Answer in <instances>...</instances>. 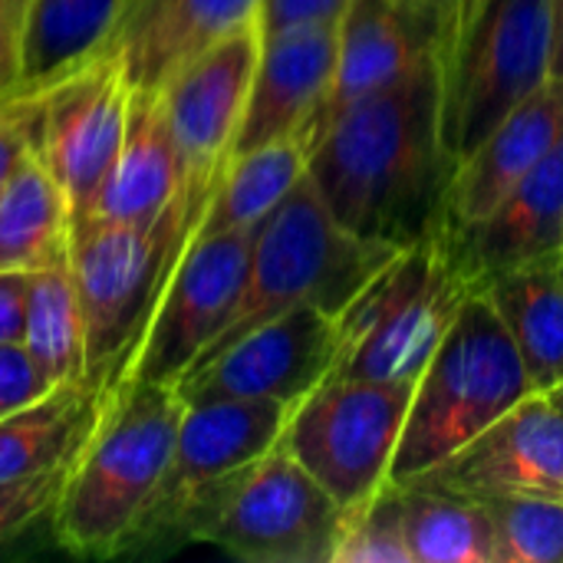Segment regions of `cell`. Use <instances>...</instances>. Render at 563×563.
Wrapping results in <instances>:
<instances>
[{"label": "cell", "mask_w": 563, "mask_h": 563, "mask_svg": "<svg viewBox=\"0 0 563 563\" xmlns=\"http://www.w3.org/2000/svg\"><path fill=\"white\" fill-rule=\"evenodd\" d=\"M96 406L99 393L73 383L0 419V482H16L73 459Z\"/></svg>", "instance_id": "484cf974"}, {"label": "cell", "mask_w": 563, "mask_h": 563, "mask_svg": "<svg viewBox=\"0 0 563 563\" xmlns=\"http://www.w3.org/2000/svg\"><path fill=\"white\" fill-rule=\"evenodd\" d=\"M472 290L442 234L399 247L336 317L340 356L330 376L416 386Z\"/></svg>", "instance_id": "52a82bcc"}, {"label": "cell", "mask_w": 563, "mask_h": 563, "mask_svg": "<svg viewBox=\"0 0 563 563\" xmlns=\"http://www.w3.org/2000/svg\"><path fill=\"white\" fill-rule=\"evenodd\" d=\"M181 399L175 386L112 383L73 455L53 508L59 544L73 554H119L145 521L168 468Z\"/></svg>", "instance_id": "7a4b0ae2"}, {"label": "cell", "mask_w": 563, "mask_h": 563, "mask_svg": "<svg viewBox=\"0 0 563 563\" xmlns=\"http://www.w3.org/2000/svg\"><path fill=\"white\" fill-rule=\"evenodd\" d=\"M73 459L43 468L36 475L16 478V482H0V544L16 538L23 528L36 525L40 518L53 515L59 492L66 485Z\"/></svg>", "instance_id": "4dcf8cb0"}, {"label": "cell", "mask_w": 563, "mask_h": 563, "mask_svg": "<svg viewBox=\"0 0 563 563\" xmlns=\"http://www.w3.org/2000/svg\"><path fill=\"white\" fill-rule=\"evenodd\" d=\"M551 79L563 82V0H551Z\"/></svg>", "instance_id": "8d00e7d4"}, {"label": "cell", "mask_w": 563, "mask_h": 563, "mask_svg": "<svg viewBox=\"0 0 563 563\" xmlns=\"http://www.w3.org/2000/svg\"><path fill=\"white\" fill-rule=\"evenodd\" d=\"M23 13H26V0H0V33L16 40Z\"/></svg>", "instance_id": "f35d334b"}, {"label": "cell", "mask_w": 563, "mask_h": 563, "mask_svg": "<svg viewBox=\"0 0 563 563\" xmlns=\"http://www.w3.org/2000/svg\"><path fill=\"white\" fill-rule=\"evenodd\" d=\"M69 205L46 165L30 155L0 188V271H33L66 251Z\"/></svg>", "instance_id": "4316f807"}, {"label": "cell", "mask_w": 563, "mask_h": 563, "mask_svg": "<svg viewBox=\"0 0 563 563\" xmlns=\"http://www.w3.org/2000/svg\"><path fill=\"white\" fill-rule=\"evenodd\" d=\"M495 563H563V498L544 495H482Z\"/></svg>", "instance_id": "f1b7e54d"}, {"label": "cell", "mask_w": 563, "mask_h": 563, "mask_svg": "<svg viewBox=\"0 0 563 563\" xmlns=\"http://www.w3.org/2000/svg\"><path fill=\"white\" fill-rule=\"evenodd\" d=\"M393 3L402 7L406 13L419 16V20H429V23L442 26V33L449 30L452 13H455V7H459V0H393ZM442 40H445V36H442Z\"/></svg>", "instance_id": "d590c367"}, {"label": "cell", "mask_w": 563, "mask_h": 563, "mask_svg": "<svg viewBox=\"0 0 563 563\" xmlns=\"http://www.w3.org/2000/svg\"><path fill=\"white\" fill-rule=\"evenodd\" d=\"M261 0H125L102 46L132 89H158L178 66L257 20Z\"/></svg>", "instance_id": "d6986e66"}, {"label": "cell", "mask_w": 563, "mask_h": 563, "mask_svg": "<svg viewBox=\"0 0 563 563\" xmlns=\"http://www.w3.org/2000/svg\"><path fill=\"white\" fill-rule=\"evenodd\" d=\"M442 36V26L406 13L393 0H350L340 16L336 69L310 129L307 155L313 139L340 109L412 73L422 59L439 53Z\"/></svg>", "instance_id": "ac0fdd59"}, {"label": "cell", "mask_w": 563, "mask_h": 563, "mask_svg": "<svg viewBox=\"0 0 563 563\" xmlns=\"http://www.w3.org/2000/svg\"><path fill=\"white\" fill-rule=\"evenodd\" d=\"M175 528L241 561L333 563L346 511L277 439L257 462L198 495Z\"/></svg>", "instance_id": "ba28073f"}, {"label": "cell", "mask_w": 563, "mask_h": 563, "mask_svg": "<svg viewBox=\"0 0 563 563\" xmlns=\"http://www.w3.org/2000/svg\"><path fill=\"white\" fill-rule=\"evenodd\" d=\"M396 251L399 247L393 244L366 241L346 231L323 205L310 175H303L257 228L234 310L214 343L191 363V369L228 350L247 330L294 307H317L330 317H340Z\"/></svg>", "instance_id": "3957f363"}, {"label": "cell", "mask_w": 563, "mask_h": 563, "mask_svg": "<svg viewBox=\"0 0 563 563\" xmlns=\"http://www.w3.org/2000/svg\"><path fill=\"white\" fill-rule=\"evenodd\" d=\"M442 238L472 287L492 274L563 254V135L485 218Z\"/></svg>", "instance_id": "e0dca14e"}, {"label": "cell", "mask_w": 563, "mask_h": 563, "mask_svg": "<svg viewBox=\"0 0 563 563\" xmlns=\"http://www.w3.org/2000/svg\"><path fill=\"white\" fill-rule=\"evenodd\" d=\"M333 563H412L402 534L396 485H383L363 508L346 515Z\"/></svg>", "instance_id": "f546056e"}, {"label": "cell", "mask_w": 563, "mask_h": 563, "mask_svg": "<svg viewBox=\"0 0 563 563\" xmlns=\"http://www.w3.org/2000/svg\"><path fill=\"white\" fill-rule=\"evenodd\" d=\"M561 271H563V254H561Z\"/></svg>", "instance_id": "60d3db41"}, {"label": "cell", "mask_w": 563, "mask_h": 563, "mask_svg": "<svg viewBox=\"0 0 563 563\" xmlns=\"http://www.w3.org/2000/svg\"><path fill=\"white\" fill-rule=\"evenodd\" d=\"M33 155L56 178L69 214H89L122 148L132 86L115 56L99 53L40 92H16Z\"/></svg>", "instance_id": "30bf717a"}, {"label": "cell", "mask_w": 563, "mask_h": 563, "mask_svg": "<svg viewBox=\"0 0 563 563\" xmlns=\"http://www.w3.org/2000/svg\"><path fill=\"white\" fill-rule=\"evenodd\" d=\"M191 234L195 224L185 218L178 198L152 224H125L99 214L69 218L66 261L82 310V386L89 393H102L119 379L158 290Z\"/></svg>", "instance_id": "8992f818"}, {"label": "cell", "mask_w": 563, "mask_h": 563, "mask_svg": "<svg viewBox=\"0 0 563 563\" xmlns=\"http://www.w3.org/2000/svg\"><path fill=\"white\" fill-rule=\"evenodd\" d=\"M30 271H0V343H23Z\"/></svg>", "instance_id": "e575fe53"}, {"label": "cell", "mask_w": 563, "mask_h": 563, "mask_svg": "<svg viewBox=\"0 0 563 563\" xmlns=\"http://www.w3.org/2000/svg\"><path fill=\"white\" fill-rule=\"evenodd\" d=\"M290 409L294 406L271 399L181 402L172 459L145 511L139 538L162 528H175L198 495L274 449L284 435Z\"/></svg>", "instance_id": "5bb4252c"}, {"label": "cell", "mask_w": 563, "mask_h": 563, "mask_svg": "<svg viewBox=\"0 0 563 563\" xmlns=\"http://www.w3.org/2000/svg\"><path fill=\"white\" fill-rule=\"evenodd\" d=\"M409 399L412 383L327 376L290 409L280 439L350 515L389 482Z\"/></svg>", "instance_id": "9c48e42d"}, {"label": "cell", "mask_w": 563, "mask_h": 563, "mask_svg": "<svg viewBox=\"0 0 563 563\" xmlns=\"http://www.w3.org/2000/svg\"><path fill=\"white\" fill-rule=\"evenodd\" d=\"M551 79V0H459L439 46V132L465 162Z\"/></svg>", "instance_id": "5b68a950"}, {"label": "cell", "mask_w": 563, "mask_h": 563, "mask_svg": "<svg viewBox=\"0 0 563 563\" xmlns=\"http://www.w3.org/2000/svg\"><path fill=\"white\" fill-rule=\"evenodd\" d=\"M412 563H495V531L478 498L412 478L396 485Z\"/></svg>", "instance_id": "cb8c5ba5"}, {"label": "cell", "mask_w": 563, "mask_h": 563, "mask_svg": "<svg viewBox=\"0 0 563 563\" xmlns=\"http://www.w3.org/2000/svg\"><path fill=\"white\" fill-rule=\"evenodd\" d=\"M257 231L191 234L115 383L175 386L224 330L247 277Z\"/></svg>", "instance_id": "8fae6325"}, {"label": "cell", "mask_w": 563, "mask_h": 563, "mask_svg": "<svg viewBox=\"0 0 563 563\" xmlns=\"http://www.w3.org/2000/svg\"><path fill=\"white\" fill-rule=\"evenodd\" d=\"M544 396H548V402H551V406H554V409H558V412H561V416H563V383H558V386H551V389H548Z\"/></svg>", "instance_id": "ab89813d"}, {"label": "cell", "mask_w": 563, "mask_h": 563, "mask_svg": "<svg viewBox=\"0 0 563 563\" xmlns=\"http://www.w3.org/2000/svg\"><path fill=\"white\" fill-rule=\"evenodd\" d=\"M534 393L492 300L472 290L449 336L412 386L389 485L426 475Z\"/></svg>", "instance_id": "277c9868"}, {"label": "cell", "mask_w": 563, "mask_h": 563, "mask_svg": "<svg viewBox=\"0 0 563 563\" xmlns=\"http://www.w3.org/2000/svg\"><path fill=\"white\" fill-rule=\"evenodd\" d=\"M178 185V155L162 92L132 89L122 148L89 214L125 224H152L175 205Z\"/></svg>", "instance_id": "44dd1931"}, {"label": "cell", "mask_w": 563, "mask_h": 563, "mask_svg": "<svg viewBox=\"0 0 563 563\" xmlns=\"http://www.w3.org/2000/svg\"><path fill=\"white\" fill-rule=\"evenodd\" d=\"M563 135V82L548 79L525 102H518L485 142L455 165L445 195L442 234L485 218Z\"/></svg>", "instance_id": "ffe728a7"}, {"label": "cell", "mask_w": 563, "mask_h": 563, "mask_svg": "<svg viewBox=\"0 0 563 563\" xmlns=\"http://www.w3.org/2000/svg\"><path fill=\"white\" fill-rule=\"evenodd\" d=\"M350 0H261V33H280L310 23H340Z\"/></svg>", "instance_id": "d6a6232c"}, {"label": "cell", "mask_w": 563, "mask_h": 563, "mask_svg": "<svg viewBox=\"0 0 563 563\" xmlns=\"http://www.w3.org/2000/svg\"><path fill=\"white\" fill-rule=\"evenodd\" d=\"M33 155L23 102L7 92L0 96V188L13 178V172Z\"/></svg>", "instance_id": "836d02e7"}, {"label": "cell", "mask_w": 563, "mask_h": 563, "mask_svg": "<svg viewBox=\"0 0 563 563\" xmlns=\"http://www.w3.org/2000/svg\"><path fill=\"white\" fill-rule=\"evenodd\" d=\"M336 317L317 307H294L205 360L175 383L181 402L198 399H271L297 406L336 366Z\"/></svg>", "instance_id": "4fadbf2b"}, {"label": "cell", "mask_w": 563, "mask_h": 563, "mask_svg": "<svg viewBox=\"0 0 563 563\" xmlns=\"http://www.w3.org/2000/svg\"><path fill=\"white\" fill-rule=\"evenodd\" d=\"M23 346L53 386H82L86 330L66 251L30 271Z\"/></svg>", "instance_id": "83f0119b"}, {"label": "cell", "mask_w": 563, "mask_h": 563, "mask_svg": "<svg viewBox=\"0 0 563 563\" xmlns=\"http://www.w3.org/2000/svg\"><path fill=\"white\" fill-rule=\"evenodd\" d=\"M125 0H26L16 33L13 92H40L99 56Z\"/></svg>", "instance_id": "603a6c76"}, {"label": "cell", "mask_w": 563, "mask_h": 563, "mask_svg": "<svg viewBox=\"0 0 563 563\" xmlns=\"http://www.w3.org/2000/svg\"><path fill=\"white\" fill-rule=\"evenodd\" d=\"M307 175V145L300 139L267 142L231 155L208 211L195 234L214 231H257L264 218L294 191Z\"/></svg>", "instance_id": "d4e9b609"}, {"label": "cell", "mask_w": 563, "mask_h": 563, "mask_svg": "<svg viewBox=\"0 0 563 563\" xmlns=\"http://www.w3.org/2000/svg\"><path fill=\"white\" fill-rule=\"evenodd\" d=\"M261 36V20H251L191 56L158 86L178 155V201L195 231L231 162Z\"/></svg>", "instance_id": "7c38bea8"}, {"label": "cell", "mask_w": 563, "mask_h": 563, "mask_svg": "<svg viewBox=\"0 0 563 563\" xmlns=\"http://www.w3.org/2000/svg\"><path fill=\"white\" fill-rule=\"evenodd\" d=\"M419 478L472 498H563V416L544 393H534Z\"/></svg>", "instance_id": "9a60e30c"}, {"label": "cell", "mask_w": 563, "mask_h": 563, "mask_svg": "<svg viewBox=\"0 0 563 563\" xmlns=\"http://www.w3.org/2000/svg\"><path fill=\"white\" fill-rule=\"evenodd\" d=\"M340 23H310L261 36V53L238 125L234 152L280 139L310 142V129L336 69Z\"/></svg>", "instance_id": "2e32d148"}, {"label": "cell", "mask_w": 563, "mask_h": 563, "mask_svg": "<svg viewBox=\"0 0 563 563\" xmlns=\"http://www.w3.org/2000/svg\"><path fill=\"white\" fill-rule=\"evenodd\" d=\"M439 102L435 53L340 109L313 139L307 175L346 231L393 247L442 234L455 162L442 145Z\"/></svg>", "instance_id": "6da1fadb"}, {"label": "cell", "mask_w": 563, "mask_h": 563, "mask_svg": "<svg viewBox=\"0 0 563 563\" xmlns=\"http://www.w3.org/2000/svg\"><path fill=\"white\" fill-rule=\"evenodd\" d=\"M16 86V40L0 33V96L13 92Z\"/></svg>", "instance_id": "74e56055"}, {"label": "cell", "mask_w": 563, "mask_h": 563, "mask_svg": "<svg viewBox=\"0 0 563 563\" xmlns=\"http://www.w3.org/2000/svg\"><path fill=\"white\" fill-rule=\"evenodd\" d=\"M482 290L501 317L538 393L563 383V271L561 254L492 274Z\"/></svg>", "instance_id": "7402d4cb"}, {"label": "cell", "mask_w": 563, "mask_h": 563, "mask_svg": "<svg viewBox=\"0 0 563 563\" xmlns=\"http://www.w3.org/2000/svg\"><path fill=\"white\" fill-rule=\"evenodd\" d=\"M53 389L59 386L46 379L23 343H0V419L46 399Z\"/></svg>", "instance_id": "1f68e13d"}]
</instances>
